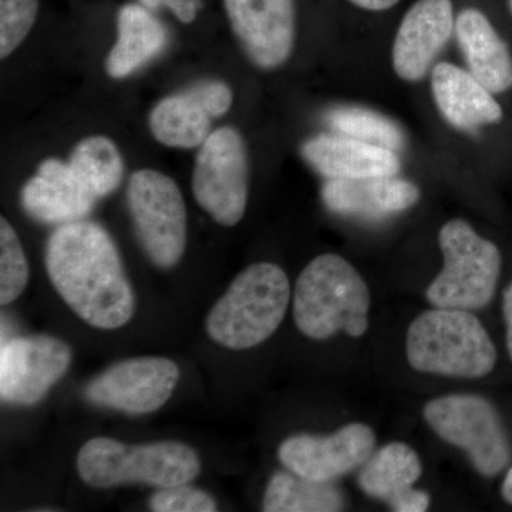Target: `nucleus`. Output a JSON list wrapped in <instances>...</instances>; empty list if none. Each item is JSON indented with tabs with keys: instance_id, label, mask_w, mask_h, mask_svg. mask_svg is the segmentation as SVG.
I'll return each mask as SVG.
<instances>
[{
	"instance_id": "16",
	"label": "nucleus",
	"mask_w": 512,
	"mask_h": 512,
	"mask_svg": "<svg viewBox=\"0 0 512 512\" xmlns=\"http://www.w3.org/2000/svg\"><path fill=\"white\" fill-rule=\"evenodd\" d=\"M420 190L396 175L326 180L322 201L329 211L363 220H383L416 205Z\"/></svg>"
},
{
	"instance_id": "21",
	"label": "nucleus",
	"mask_w": 512,
	"mask_h": 512,
	"mask_svg": "<svg viewBox=\"0 0 512 512\" xmlns=\"http://www.w3.org/2000/svg\"><path fill=\"white\" fill-rule=\"evenodd\" d=\"M165 43L167 32L163 23L146 6H123L119 12V37L107 57V72L114 79L130 76L156 57Z\"/></svg>"
},
{
	"instance_id": "6",
	"label": "nucleus",
	"mask_w": 512,
	"mask_h": 512,
	"mask_svg": "<svg viewBox=\"0 0 512 512\" xmlns=\"http://www.w3.org/2000/svg\"><path fill=\"white\" fill-rule=\"evenodd\" d=\"M443 269L426 291L436 308L483 311L497 298L503 279V252L464 220H451L439 232Z\"/></svg>"
},
{
	"instance_id": "11",
	"label": "nucleus",
	"mask_w": 512,
	"mask_h": 512,
	"mask_svg": "<svg viewBox=\"0 0 512 512\" xmlns=\"http://www.w3.org/2000/svg\"><path fill=\"white\" fill-rule=\"evenodd\" d=\"M376 434L363 423H350L335 433L295 434L278 448L286 470L319 483H333L360 468L375 453Z\"/></svg>"
},
{
	"instance_id": "17",
	"label": "nucleus",
	"mask_w": 512,
	"mask_h": 512,
	"mask_svg": "<svg viewBox=\"0 0 512 512\" xmlns=\"http://www.w3.org/2000/svg\"><path fill=\"white\" fill-rule=\"evenodd\" d=\"M22 205L30 217L45 224L82 221L97 198L73 173L70 164L46 160L22 190Z\"/></svg>"
},
{
	"instance_id": "24",
	"label": "nucleus",
	"mask_w": 512,
	"mask_h": 512,
	"mask_svg": "<svg viewBox=\"0 0 512 512\" xmlns=\"http://www.w3.org/2000/svg\"><path fill=\"white\" fill-rule=\"evenodd\" d=\"M73 173L94 197H107L123 180L124 163L119 148L107 137L84 138L69 161Z\"/></svg>"
},
{
	"instance_id": "3",
	"label": "nucleus",
	"mask_w": 512,
	"mask_h": 512,
	"mask_svg": "<svg viewBox=\"0 0 512 512\" xmlns=\"http://www.w3.org/2000/svg\"><path fill=\"white\" fill-rule=\"evenodd\" d=\"M369 286L355 266L336 254L316 256L293 291V318L306 338L326 340L338 333L362 338L369 329Z\"/></svg>"
},
{
	"instance_id": "12",
	"label": "nucleus",
	"mask_w": 512,
	"mask_h": 512,
	"mask_svg": "<svg viewBox=\"0 0 512 512\" xmlns=\"http://www.w3.org/2000/svg\"><path fill=\"white\" fill-rule=\"evenodd\" d=\"M63 340L39 335L16 338L0 349V397L3 402L32 406L49 393L72 363Z\"/></svg>"
},
{
	"instance_id": "13",
	"label": "nucleus",
	"mask_w": 512,
	"mask_h": 512,
	"mask_svg": "<svg viewBox=\"0 0 512 512\" xmlns=\"http://www.w3.org/2000/svg\"><path fill=\"white\" fill-rule=\"evenodd\" d=\"M232 30L249 59L275 69L291 56L295 42L293 0H225Z\"/></svg>"
},
{
	"instance_id": "23",
	"label": "nucleus",
	"mask_w": 512,
	"mask_h": 512,
	"mask_svg": "<svg viewBox=\"0 0 512 512\" xmlns=\"http://www.w3.org/2000/svg\"><path fill=\"white\" fill-rule=\"evenodd\" d=\"M151 131L168 147L192 148L210 136L211 116L190 93L161 100L150 117Z\"/></svg>"
},
{
	"instance_id": "29",
	"label": "nucleus",
	"mask_w": 512,
	"mask_h": 512,
	"mask_svg": "<svg viewBox=\"0 0 512 512\" xmlns=\"http://www.w3.org/2000/svg\"><path fill=\"white\" fill-rule=\"evenodd\" d=\"M211 117H221L232 104L231 89L221 82H202L187 90Z\"/></svg>"
},
{
	"instance_id": "4",
	"label": "nucleus",
	"mask_w": 512,
	"mask_h": 512,
	"mask_svg": "<svg viewBox=\"0 0 512 512\" xmlns=\"http://www.w3.org/2000/svg\"><path fill=\"white\" fill-rule=\"evenodd\" d=\"M291 284L281 266L259 262L248 266L229 285L208 313L205 328L218 345L247 350L271 338L284 322Z\"/></svg>"
},
{
	"instance_id": "27",
	"label": "nucleus",
	"mask_w": 512,
	"mask_h": 512,
	"mask_svg": "<svg viewBox=\"0 0 512 512\" xmlns=\"http://www.w3.org/2000/svg\"><path fill=\"white\" fill-rule=\"evenodd\" d=\"M39 0H0V56L5 59L35 25Z\"/></svg>"
},
{
	"instance_id": "34",
	"label": "nucleus",
	"mask_w": 512,
	"mask_h": 512,
	"mask_svg": "<svg viewBox=\"0 0 512 512\" xmlns=\"http://www.w3.org/2000/svg\"><path fill=\"white\" fill-rule=\"evenodd\" d=\"M508 9H510L512 15V0H508Z\"/></svg>"
},
{
	"instance_id": "28",
	"label": "nucleus",
	"mask_w": 512,
	"mask_h": 512,
	"mask_svg": "<svg viewBox=\"0 0 512 512\" xmlns=\"http://www.w3.org/2000/svg\"><path fill=\"white\" fill-rule=\"evenodd\" d=\"M150 508L156 512H214L217 503L210 494L188 484L158 488L151 497Z\"/></svg>"
},
{
	"instance_id": "31",
	"label": "nucleus",
	"mask_w": 512,
	"mask_h": 512,
	"mask_svg": "<svg viewBox=\"0 0 512 512\" xmlns=\"http://www.w3.org/2000/svg\"><path fill=\"white\" fill-rule=\"evenodd\" d=\"M501 319H503L505 353L512 366V278L501 289Z\"/></svg>"
},
{
	"instance_id": "14",
	"label": "nucleus",
	"mask_w": 512,
	"mask_h": 512,
	"mask_svg": "<svg viewBox=\"0 0 512 512\" xmlns=\"http://www.w3.org/2000/svg\"><path fill=\"white\" fill-rule=\"evenodd\" d=\"M456 30L451 0H419L404 15L394 39L392 60L397 76L419 82Z\"/></svg>"
},
{
	"instance_id": "26",
	"label": "nucleus",
	"mask_w": 512,
	"mask_h": 512,
	"mask_svg": "<svg viewBox=\"0 0 512 512\" xmlns=\"http://www.w3.org/2000/svg\"><path fill=\"white\" fill-rule=\"evenodd\" d=\"M29 282V264L15 229L6 218L0 220V303L9 305L19 298Z\"/></svg>"
},
{
	"instance_id": "5",
	"label": "nucleus",
	"mask_w": 512,
	"mask_h": 512,
	"mask_svg": "<svg viewBox=\"0 0 512 512\" xmlns=\"http://www.w3.org/2000/svg\"><path fill=\"white\" fill-rule=\"evenodd\" d=\"M77 473L94 488L128 483L167 488L188 484L200 474L197 451L180 441L127 446L107 437L87 441L77 454Z\"/></svg>"
},
{
	"instance_id": "8",
	"label": "nucleus",
	"mask_w": 512,
	"mask_h": 512,
	"mask_svg": "<svg viewBox=\"0 0 512 512\" xmlns=\"http://www.w3.org/2000/svg\"><path fill=\"white\" fill-rule=\"evenodd\" d=\"M127 200L148 258L160 268H173L187 244V210L178 185L160 171L140 170L131 177Z\"/></svg>"
},
{
	"instance_id": "30",
	"label": "nucleus",
	"mask_w": 512,
	"mask_h": 512,
	"mask_svg": "<svg viewBox=\"0 0 512 512\" xmlns=\"http://www.w3.org/2000/svg\"><path fill=\"white\" fill-rule=\"evenodd\" d=\"M148 9L168 8L183 23H191L197 18L200 0H140Z\"/></svg>"
},
{
	"instance_id": "10",
	"label": "nucleus",
	"mask_w": 512,
	"mask_h": 512,
	"mask_svg": "<svg viewBox=\"0 0 512 512\" xmlns=\"http://www.w3.org/2000/svg\"><path fill=\"white\" fill-rule=\"evenodd\" d=\"M180 369L165 357H136L104 370L84 396L96 406L127 414L154 413L173 396Z\"/></svg>"
},
{
	"instance_id": "9",
	"label": "nucleus",
	"mask_w": 512,
	"mask_h": 512,
	"mask_svg": "<svg viewBox=\"0 0 512 512\" xmlns=\"http://www.w3.org/2000/svg\"><path fill=\"white\" fill-rule=\"evenodd\" d=\"M192 192L218 224L234 227L242 220L248 204V158L235 128L215 130L204 141L192 175Z\"/></svg>"
},
{
	"instance_id": "7",
	"label": "nucleus",
	"mask_w": 512,
	"mask_h": 512,
	"mask_svg": "<svg viewBox=\"0 0 512 512\" xmlns=\"http://www.w3.org/2000/svg\"><path fill=\"white\" fill-rule=\"evenodd\" d=\"M423 417L441 440L467 454L484 478L503 477L512 464V431L500 407L481 394H448L426 403Z\"/></svg>"
},
{
	"instance_id": "15",
	"label": "nucleus",
	"mask_w": 512,
	"mask_h": 512,
	"mask_svg": "<svg viewBox=\"0 0 512 512\" xmlns=\"http://www.w3.org/2000/svg\"><path fill=\"white\" fill-rule=\"evenodd\" d=\"M423 474L417 451L402 441L386 444L360 467V490L375 500L383 501L396 512L429 510L430 494L416 490L414 484Z\"/></svg>"
},
{
	"instance_id": "25",
	"label": "nucleus",
	"mask_w": 512,
	"mask_h": 512,
	"mask_svg": "<svg viewBox=\"0 0 512 512\" xmlns=\"http://www.w3.org/2000/svg\"><path fill=\"white\" fill-rule=\"evenodd\" d=\"M329 126L340 134L397 151L404 147L400 127L392 120L362 107H339L328 114Z\"/></svg>"
},
{
	"instance_id": "22",
	"label": "nucleus",
	"mask_w": 512,
	"mask_h": 512,
	"mask_svg": "<svg viewBox=\"0 0 512 512\" xmlns=\"http://www.w3.org/2000/svg\"><path fill=\"white\" fill-rule=\"evenodd\" d=\"M345 508V497L333 483H319L293 473L276 471L266 485L265 512H336Z\"/></svg>"
},
{
	"instance_id": "32",
	"label": "nucleus",
	"mask_w": 512,
	"mask_h": 512,
	"mask_svg": "<svg viewBox=\"0 0 512 512\" xmlns=\"http://www.w3.org/2000/svg\"><path fill=\"white\" fill-rule=\"evenodd\" d=\"M350 2L357 6V8L372 10V12H382V10L393 8L400 0H350Z\"/></svg>"
},
{
	"instance_id": "19",
	"label": "nucleus",
	"mask_w": 512,
	"mask_h": 512,
	"mask_svg": "<svg viewBox=\"0 0 512 512\" xmlns=\"http://www.w3.org/2000/svg\"><path fill=\"white\" fill-rule=\"evenodd\" d=\"M431 90L444 119L458 130L474 131L503 120V109L493 93L456 64H436L431 73Z\"/></svg>"
},
{
	"instance_id": "2",
	"label": "nucleus",
	"mask_w": 512,
	"mask_h": 512,
	"mask_svg": "<svg viewBox=\"0 0 512 512\" xmlns=\"http://www.w3.org/2000/svg\"><path fill=\"white\" fill-rule=\"evenodd\" d=\"M406 356L416 372L467 380L493 375L500 362L497 345L476 313L436 306L410 323Z\"/></svg>"
},
{
	"instance_id": "33",
	"label": "nucleus",
	"mask_w": 512,
	"mask_h": 512,
	"mask_svg": "<svg viewBox=\"0 0 512 512\" xmlns=\"http://www.w3.org/2000/svg\"><path fill=\"white\" fill-rule=\"evenodd\" d=\"M500 497L505 504L512 507V464L503 474V480L500 484Z\"/></svg>"
},
{
	"instance_id": "18",
	"label": "nucleus",
	"mask_w": 512,
	"mask_h": 512,
	"mask_svg": "<svg viewBox=\"0 0 512 512\" xmlns=\"http://www.w3.org/2000/svg\"><path fill=\"white\" fill-rule=\"evenodd\" d=\"M302 156L326 180H355L400 171L393 150L346 136L313 137L303 144Z\"/></svg>"
},
{
	"instance_id": "20",
	"label": "nucleus",
	"mask_w": 512,
	"mask_h": 512,
	"mask_svg": "<svg viewBox=\"0 0 512 512\" xmlns=\"http://www.w3.org/2000/svg\"><path fill=\"white\" fill-rule=\"evenodd\" d=\"M456 36L468 72L493 94L512 87V56L503 37L483 12L464 9L456 19Z\"/></svg>"
},
{
	"instance_id": "1",
	"label": "nucleus",
	"mask_w": 512,
	"mask_h": 512,
	"mask_svg": "<svg viewBox=\"0 0 512 512\" xmlns=\"http://www.w3.org/2000/svg\"><path fill=\"white\" fill-rule=\"evenodd\" d=\"M46 269L63 301L93 328L119 329L133 318V288L113 238L99 224L60 225L47 242Z\"/></svg>"
}]
</instances>
